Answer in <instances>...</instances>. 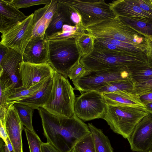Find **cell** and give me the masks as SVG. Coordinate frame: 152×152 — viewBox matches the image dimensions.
I'll return each instance as SVG.
<instances>
[{
  "label": "cell",
  "mask_w": 152,
  "mask_h": 152,
  "mask_svg": "<svg viewBox=\"0 0 152 152\" xmlns=\"http://www.w3.org/2000/svg\"><path fill=\"white\" fill-rule=\"evenodd\" d=\"M37 110L47 142L60 152H69L91 133L88 125L75 113L70 118H62L49 113L42 107Z\"/></svg>",
  "instance_id": "cell-1"
},
{
  "label": "cell",
  "mask_w": 152,
  "mask_h": 152,
  "mask_svg": "<svg viewBox=\"0 0 152 152\" xmlns=\"http://www.w3.org/2000/svg\"><path fill=\"white\" fill-rule=\"evenodd\" d=\"M80 61L86 70L119 69L129 73L131 70L149 64L145 54L129 55L94 48L90 53L82 57Z\"/></svg>",
  "instance_id": "cell-2"
},
{
  "label": "cell",
  "mask_w": 152,
  "mask_h": 152,
  "mask_svg": "<svg viewBox=\"0 0 152 152\" xmlns=\"http://www.w3.org/2000/svg\"><path fill=\"white\" fill-rule=\"evenodd\" d=\"M86 31L95 39H112L133 45L144 52L146 36L127 24L120 17L103 20L89 26Z\"/></svg>",
  "instance_id": "cell-3"
},
{
  "label": "cell",
  "mask_w": 152,
  "mask_h": 152,
  "mask_svg": "<svg viewBox=\"0 0 152 152\" xmlns=\"http://www.w3.org/2000/svg\"><path fill=\"white\" fill-rule=\"evenodd\" d=\"M147 114L145 105L106 104L103 119L113 132L127 140L137 124Z\"/></svg>",
  "instance_id": "cell-4"
},
{
  "label": "cell",
  "mask_w": 152,
  "mask_h": 152,
  "mask_svg": "<svg viewBox=\"0 0 152 152\" xmlns=\"http://www.w3.org/2000/svg\"><path fill=\"white\" fill-rule=\"evenodd\" d=\"M74 90L67 78L55 71L50 95L42 107L58 117H72L76 99Z\"/></svg>",
  "instance_id": "cell-5"
},
{
  "label": "cell",
  "mask_w": 152,
  "mask_h": 152,
  "mask_svg": "<svg viewBox=\"0 0 152 152\" xmlns=\"http://www.w3.org/2000/svg\"><path fill=\"white\" fill-rule=\"evenodd\" d=\"M75 38L49 40L48 63L55 71L67 78L72 68L82 57Z\"/></svg>",
  "instance_id": "cell-6"
},
{
  "label": "cell",
  "mask_w": 152,
  "mask_h": 152,
  "mask_svg": "<svg viewBox=\"0 0 152 152\" xmlns=\"http://www.w3.org/2000/svg\"><path fill=\"white\" fill-rule=\"evenodd\" d=\"M57 1L79 15L85 29L94 23L113 19L116 16L104 0H57Z\"/></svg>",
  "instance_id": "cell-7"
},
{
  "label": "cell",
  "mask_w": 152,
  "mask_h": 152,
  "mask_svg": "<svg viewBox=\"0 0 152 152\" xmlns=\"http://www.w3.org/2000/svg\"><path fill=\"white\" fill-rule=\"evenodd\" d=\"M130 79L129 73L119 69L86 70L80 77L72 80L74 89L84 92L96 91L107 84L115 81Z\"/></svg>",
  "instance_id": "cell-8"
},
{
  "label": "cell",
  "mask_w": 152,
  "mask_h": 152,
  "mask_svg": "<svg viewBox=\"0 0 152 152\" xmlns=\"http://www.w3.org/2000/svg\"><path fill=\"white\" fill-rule=\"evenodd\" d=\"M106 106L102 93L96 91H87L76 98L75 113L84 121L96 119H103Z\"/></svg>",
  "instance_id": "cell-9"
},
{
  "label": "cell",
  "mask_w": 152,
  "mask_h": 152,
  "mask_svg": "<svg viewBox=\"0 0 152 152\" xmlns=\"http://www.w3.org/2000/svg\"><path fill=\"white\" fill-rule=\"evenodd\" d=\"M33 13L2 34L0 44L15 50L23 56L33 37Z\"/></svg>",
  "instance_id": "cell-10"
},
{
  "label": "cell",
  "mask_w": 152,
  "mask_h": 152,
  "mask_svg": "<svg viewBox=\"0 0 152 152\" xmlns=\"http://www.w3.org/2000/svg\"><path fill=\"white\" fill-rule=\"evenodd\" d=\"M23 61V56L9 48L0 60V82L4 86L5 91L22 86L20 69V63Z\"/></svg>",
  "instance_id": "cell-11"
},
{
  "label": "cell",
  "mask_w": 152,
  "mask_h": 152,
  "mask_svg": "<svg viewBox=\"0 0 152 152\" xmlns=\"http://www.w3.org/2000/svg\"><path fill=\"white\" fill-rule=\"evenodd\" d=\"M127 140L133 151L147 152L150 150L152 146V113L148 112L137 124Z\"/></svg>",
  "instance_id": "cell-12"
},
{
  "label": "cell",
  "mask_w": 152,
  "mask_h": 152,
  "mask_svg": "<svg viewBox=\"0 0 152 152\" xmlns=\"http://www.w3.org/2000/svg\"><path fill=\"white\" fill-rule=\"evenodd\" d=\"M22 87H29L43 82L53 75L55 71L48 63L40 64L23 61L20 63Z\"/></svg>",
  "instance_id": "cell-13"
},
{
  "label": "cell",
  "mask_w": 152,
  "mask_h": 152,
  "mask_svg": "<svg viewBox=\"0 0 152 152\" xmlns=\"http://www.w3.org/2000/svg\"><path fill=\"white\" fill-rule=\"evenodd\" d=\"M48 56L49 40L45 36L33 37L25 49L23 61L35 64L48 63Z\"/></svg>",
  "instance_id": "cell-14"
},
{
  "label": "cell",
  "mask_w": 152,
  "mask_h": 152,
  "mask_svg": "<svg viewBox=\"0 0 152 152\" xmlns=\"http://www.w3.org/2000/svg\"><path fill=\"white\" fill-rule=\"evenodd\" d=\"M13 104L9 108L4 125L15 152H23L22 132L24 126Z\"/></svg>",
  "instance_id": "cell-15"
},
{
  "label": "cell",
  "mask_w": 152,
  "mask_h": 152,
  "mask_svg": "<svg viewBox=\"0 0 152 152\" xmlns=\"http://www.w3.org/2000/svg\"><path fill=\"white\" fill-rule=\"evenodd\" d=\"M57 0L50 2L41 8L35 10L33 18V37H44L58 7Z\"/></svg>",
  "instance_id": "cell-16"
},
{
  "label": "cell",
  "mask_w": 152,
  "mask_h": 152,
  "mask_svg": "<svg viewBox=\"0 0 152 152\" xmlns=\"http://www.w3.org/2000/svg\"><path fill=\"white\" fill-rule=\"evenodd\" d=\"M27 17L15 7L12 0H0V32L2 34Z\"/></svg>",
  "instance_id": "cell-17"
},
{
  "label": "cell",
  "mask_w": 152,
  "mask_h": 152,
  "mask_svg": "<svg viewBox=\"0 0 152 152\" xmlns=\"http://www.w3.org/2000/svg\"><path fill=\"white\" fill-rule=\"evenodd\" d=\"M115 15L120 18L136 20H152V15L139 7L130 4L127 0L113 1L108 3Z\"/></svg>",
  "instance_id": "cell-18"
},
{
  "label": "cell",
  "mask_w": 152,
  "mask_h": 152,
  "mask_svg": "<svg viewBox=\"0 0 152 152\" xmlns=\"http://www.w3.org/2000/svg\"><path fill=\"white\" fill-rule=\"evenodd\" d=\"M53 76L47 79L42 87L33 94L16 103L27 105L34 109L38 110L39 108L42 107L48 101L50 95Z\"/></svg>",
  "instance_id": "cell-19"
},
{
  "label": "cell",
  "mask_w": 152,
  "mask_h": 152,
  "mask_svg": "<svg viewBox=\"0 0 152 152\" xmlns=\"http://www.w3.org/2000/svg\"><path fill=\"white\" fill-rule=\"evenodd\" d=\"M71 11L58 3L57 8L46 31V38L61 31L64 25H75L71 19Z\"/></svg>",
  "instance_id": "cell-20"
},
{
  "label": "cell",
  "mask_w": 152,
  "mask_h": 152,
  "mask_svg": "<svg viewBox=\"0 0 152 152\" xmlns=\"http://www.w3.org/2000/svg\"><path fill=\"white\" fill-rule=\"evenodd\" d=\"M133 86L132 82L128 79L109 83L96 91L101 93H118L140 102L138 96L132 94Z\"/></svg>",
  "instance_id": "cell-21"
},
{
  "label": "cell",
  "mask_w": 152,
  "mask_h": 152,
  "mask_svg": "<svg viewBox=\"0 0 152 152\" xmlns=\"http://www.w3.org/2000/svg\"><path fill=\"white\" fill-rule=\"evenodd\" d=\"M46 80L29 87L21 86L9 91H4L7 103L10 106L29 96L39 90Z\"/></svg>",
  "instance_id": "cell-22"
},
{
  "label": "cell",
  "mask_w": 152,
  "mask_h": 152,
  "mask_svg": "<svg viewBox=\"0 0 152 152\" xmlns=\"http://www.w3.org/2000/svg\"><path fill=\"white\" fill-rule=\"evenodd\" d=\"M88 126L93 138L96 152H113L108 137L102 130L91 123H88Z\"/></svg>",
  "instance_id": "cell-23"
},
{
  "label": "cell",
  "mask_w": 152,
  "mask_h": 152,
  "mask_svg": "<svg viewBox=\"0 0 152 152\" xmlns=\"http://www.w3.org/2000/svg\"><path fill=\"white\" fill-rule=\"evenodd\" d=\"M85 30L81 22L74 26L64 25L60 31L47 38L48 40H57L75 38L85 33Z\"/></svg>",
  "instance_id": "cell-24"
},
{
  "label": "cell",
  "mask_w": 152,
  "mask_h": 152,
  "mask_svg": "<svg viewBox=\"0 0 152 152\" xmlns=\"http://www.w3.org/2000/svg\"><path fill=\"white\" fill-rule=\"evenodd\" d=\"M13 105L23 125L30 131L35 132L32 124V118L34 109L30 106L18 103H15Z\"/></svg>",
  "instance_id": "cell-25"
},
{
  "label": "cell",
  "mask_w": 152,
  "mask_h": 152,
  "mask_svg": "<svg viewBox=\"0 0 152 152\" xmlns=\"http://www.w3.org/2000/svg\"><path fill=\"white\" fill-rule=\"evenodd\" d=\"M106 104L111 105H145L141 102L116 93H102Z\"/></svg>",
  "instance_id": "cell-26"
},
{
  "label": "cell",
  "mask_w": 152,
  "mask_h": 152,
  "mask_svg": "<svg viewBox=\"0 0 152 152\" xmlns=\"http://www.w3.org/2000/svg\"><path fill=\"white\" fill-rule=\"evenodd\" d=\"M95 39L94 37L88 33L82 34L75 38L76 44L82 57L87 56L93 51Z\"/></svg>",
  "instance_id": "cell-27"
},
{
  "label": "cell",
  "mask_w": 152,
  "mask_h": 152,
  "mask_svg": "<svg viewBox=\"0 0 152 152\" xmlns=\"http://www.w3.org/2000/svg\"><path fill=\"white\" fill-rule=\"evenodd\" d=\"M120 18L137 31L146 36L152 37V20Z\"/></svg>",
  "instance_id": "cell-28"
},
{
  "label": "cell",
  "mask_w": 152,
  "mask_h": 152,
  "mask_svg": "<svg viewBox=\"0 0 152 152\" xmlns=\"http://www.w3.org/2000/svg\"><path fill=\"white\" fill-rule=\"evenodd\" d=\"M129 78L133 84L152 80V66L149 64L132 70L129 72Z\"/></svg>",
  "instance_id": "cell-29"
},
{
  "label": "cell",
  "mask_w": 152,
  "mask_h": 152,
  "mask_svg": "<svg viewBox=\"0 0 152 152\" xmlns=\"http://www.w3.org/2000/svg\"><path fill=\"white\" fill-rule=\"evenodd\" d=\"M74 148L76 152H96L91 132L78 142Z\"/></svg>",
  "instance_id": "cell-30"
},
{
  "label": "cell",
  "mask_w": 152,
  "mask_h": 152,
  "mask_svg": "<svg viewBox=\"0 0 152 152\" xmlns=\"http://www.w3.org/2000/svg\"><path fill=\"white\" fill-rule=\"evenodd\" d=\"M26 134L30 152H42V142L35 132H32L26 127L24 129Z\"/></svg>",
  "instance_id": "cell-31"
},
{
  "label": "cell",
  "mask_w": 152,
  "mask_h": 152,
  "mask_svg": "<svg viewBox=\"0 0 152 152\" xmlns=\"http://www.w3.org/2000/svg\"><path fill=\"white\" fill-rule=\"evenodd\" d=\"M152 92V80L134 84L132 94L137 96Z\"/></svg>",
  "instance_id": "cell-32"
},
{
  "label": "cell",
  "mask_w": 152,
  "mask_h": 152,
  "mask_svg": "<svg viewBox=\"0 0 152 152\" xmlns=\"http://www.w3.org/2000/svg\"><path fill=\"white\" fill-rule=\"evenodd\" d=\"M0 121L4 125L5 120L10 107L7 103L4 93L5 88L3 85L0 83Z\"/></svg>",
  "instance_id": "cell-33"
},
{
  "label": "cell",
  "mask_w": 152,
  "mask_h": 152,
  "mask_svg": "<svg viewBox=\"0 0 152 152\" xmlns=\"http://www.w3.org/2000/svg\"><path fill=\"white\" fill-rule=\"evenodd\" d=\"M51 1V0H12V3L15 7L19 9L34 5L40 4L45 5L50 3Z\"/></svg>",
  "instance_id": "cell-34"
},
{
  "label": "cell",
  "mask_w": 152,
  "mask_h": 152,
  "mask_svg": "<svg viewBox=\"0 0 152 152\" xmlns=\"http://www.w3.org/2000/svg\"><path fill=\"white\" fill-rule=\"evenodd\" d=\"M86 71L84 65L79 61L72 68L68 75L70 79L72 80L77 79L83 75Z\"/></svg>",
  "instance_id": "cell-35"
},
{
  "label": "cell",
  "mask_w": 152,
  "mask_h": 152,
  "mask_svg": "<svg viewBox=\"0 0 152 152\" xmlns=\"http://www.w3.org/2000/svg\"><path fill=\"white\" fill-rule=\"evenodd\" d=\"M131 4L140 7L143 11L152 15L151 0H127Z\"/></svg>",
  "instance_id": "cell-36"
},
{
  "label": "cell",
  "mask_w": 152,
  "mask_h": 152,
  "mask_svg": "<svg viewBox=\"0 0 152 152\" xmlns=\"http://www.w3.org/2000/svg\"><path fill=\"white\" fill-rule=\"evenodd\" d=\"M146 47L144 53L149 65L152 66V37L146 36Z\"/></svg>",
  "instance_id": "cell-37"
},
{
  "label": "cell",
  "mask_w": 152,
  "mask_h": 152,
  "mask_svg": "<svg viewBox=\"0 0 152 152\" xmlns=\"http://www.w3.org/2000/svg\"><path fill=\"white\" fill-rule=\"evenodd\" d=\"M0 152H15L8 137L6 143L0 138Z\"/></svg>",
  "instance_id": "cell-38"
},
{
  "label": "cell",
  "mask_w": 152,
  "mask_h": 152,
  "mask_svg": "<svg viewBox=\"0 0 152 152\" xmlns=\"http://www.w3.org/2000/svg\"><path fill=\"white\" fill-rule=\"evenodd\" d=\"M42 152H60L50 143L42 142Z\"/></svg>",
  "instance_id": "cell-39"
},
{
  "label": "cell",
  "mask_w": 152,
  "mask_h": 152,
  "mask_svg": "<svg viewBox=\"0 0 152 152\" xmlns=\"http://www.w3.org/2000/svg\"><path fill=\"white\" fill-rule=\"evenodd\" d=\"M140 102L145 105L152 102V92L147 93L138 96Z\"/></svg>",
  "instance_id": "cell-40"
},
{
  "label": "cell",
  "mask_w": 152,
  "mask_h": 152,
  "mask_svg": "<svg viewBox=\"0 0 152 152\" xmlns=\"http://www.w3.org/2000/svg\"><path fill=\"white\" fill-rule=\"evenodd\" d=\"M0 138L6 143L8 136L5 126L1 121H0Z\"/></svg>",
  "instance_id": "cell-41"
},
{
  "label": "cell",
  "mask_w": 152,
  "mask_h": 152,
  "mask_svg": "<svg viewBox=\"0 0 152 152\" xmlns=\"http://www.w3.org/2000/svg\"><path fill=\"white\" fill-rule=\"evenodd\" d=\"M145 109L147 112L152 114V102L145 104Z\"/></svg>",
  "instance_id": "cell-42"
},
{
  "label": "cell",
  "mask_w": 152,
  "mask_h": 152,
  "mask_svg": "<svg viewBox=\"0 0 152 152\" xmlns=\"http://www.w3.org/2000/svg\"><path fill=\"white\" fill-rule=\"evenodd\" d=\"M69 152H76V151L74 148H73Z\"/></svg>",
  "instance_id": "cell-43"
},
{
  "label": "cell",
  "mask_w": 152,
  "mask_h": 152,
  "mask_svg": "<svg viewBox=\"0 0 152 152\" xmlns=\"http://www.w3.org/2000/svg\"><path fill=\"white\" fill-rule=\"evenodd\" d=\"M147 152H152V150H150Z\"/></svg>",
  "instance_id": "cell-44"
},
{
  "label": "cell",
  "mask_w": 152,
  "mask_h": 152,
  "mask_svg": "<svg viewBox=\"0 0 152 152\" xmlns=\"http://www.w3.org/2000/svg\"><path fill=\"white\" fill-rule=\"evenodd\" d=\"M150 150H152V147H151V149Z\"/></svg>",
  "instance_id": "cell-45"
},
{
  "label": "cell",
  "mask_w": 152,
  "mask_h": 152,
  "mask_svg": "<svg viewBox=\"0 0 152 152\" xmlns=\"http://www.w3.org/2000/svg\"><path fill=\"white\" fill-rule=\"evenodd\" d=\"M151 1H152V0H151Z\"/></svg>",
  "instance_id": "cell-46"
}]
</instances>
